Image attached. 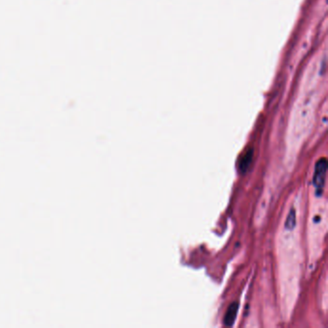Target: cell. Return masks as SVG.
<instances>
[{"label":"cell","instance_id":"6da1fadb","mask_svg":"<svg viewBox=\"0 0 328 328\" xmlns=\"http://www.w3.org/2000/svg\"><path fill=\"white\" fill-rule=\"evenodd\" d=\"M327 172H328V160L327 158H321L316 163L313 176V185L316 189L318 196H321L323 194V190L326 184Z\"/></svg>","mask_w":328,"mask_h":328},{"label":"cell","instance_id":"7a4b0ae2","mask_svg":"<svg viewBox=\"0 0 328 328\" xmlns=\"http://www.w3.org/2000/svg\"><path fill=\"white\" fill-rule=\"evenodd\" d=\"M239 310V303L234 301L232 302L226 311V314L223 318V324L225 327H232L234 325V322L237 317V313Z\"/></svg>","mask_w":328,"mask_h":328},{"label":"cell","instance_id":"3957f363","mask_svg":"<svg viewBox=\"0 0 328 328\" xmlns=\"http://www.w3.org/2000/svg\"><path fill=\"white\" fill-rule=\"evenodd\" d=\"M253 149L252 148H249L244 156L242 157L240 163H239V170L241 172V173H246L248 172V170L250 169V166L252 162L253 159Z\"/></svg>","mask_w":328,"mask_h":328},{"label":"cell","instance_id":"277c9868","mask_svg":"<svg viewBox=\"0 0 328 328\" xmlns=\"http://www.w3.org/2000/svg\"><path fill=\"white\" fill-rule=\"evenodd\" d=\"M297 225V214H296V210L295 208H292L291 211L288 214V217L286 219L285 221V227L286 229H294L295 226Z\"/></svg>","mask_w":328,"mask_h":328}]
</instances>
